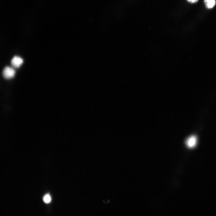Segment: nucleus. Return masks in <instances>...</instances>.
<instances>
[{
  "label": "nucleus",
  "mask_w": 216,
  "mask_h": 216,
  "mask_svg": "<svg viewBox=\"0 0 216 216\" xmlns=\"http://www.w3.org/2000/svg\"><path fill=\"white\" fill-rule=\"evenodd\" d=\"M51 197L48 195H46L44 198V200L46 203H49L51 201Z\"/></svg>",
  "instance_id": "39448f33"
},
{
  "label": "nucleus",
  "mask_w": 216,
  "mask_h": 216,
  "mask_svg": "<svg viewBox=\"0 0 216 216\" xmlns=\"http://www.w3.org/2000/svg\"><path fill=\"white\" fill-rule=\"evenodd\" d=\"M23 63V59L18 56H15L14 57L11 61L12 66L15 68H18L21 67Z\"/></svg>",
  "instance_id": "f03ea898"
},
{
  "label": "nucleus",
  "mask_w": 216,
  "mask_h": 216,
  "mask_svg": "<svg viewBox=\"0 0 216 216\" xmlns=\"http://www.w3.org/2000/svg\"><path fill=\"white\" fill-rule=\"evenodd\" d=\"M206 7L209 9L213 8L215 5V0H204Z\"/></svg>",
  "instance_id": "20e7f679"
},
{
  "label": "nucleus",
  "mask_w": 216,
  "mask_h": 216,
  "mask_svg": "<svg viewBox=\"0 0 216 216\" xmlns=\"http://www.w3.org/2000/svg\"><path fill=\"white\" fill-rule=\"evenodd\" d=\"M197 142V137L195 136H192L188 139L186 141V143L188 147L192 148L196 146Z\"/></svg>",
  "instance_id": "7ed1b4c3"
},
{
  "label": "nucleus",
  "mask_w": 216,
  "mask_h": 216,
  "mask_svg": "<svg viewBox=\"0 0 216 216\" xmlns=\"http://www.w3.org/2000/svg\"><path fill=\"white\" fill-rule=\"evenodd\" d=\"M16 73L15 70L12 67L8 66L6 67L3 72L4 77L7 79H10L14 77Z\"/></svg>",
  "instance_id": "f257e3e1"
},
{
  "label": "nucleus",
  "mask_w": 216,
  "mask_h": 216,
  "mask_svg": "<svg viewBox=\"0 0 216 216\" xmlns=\"http://www.w3.org/2000/svg\"><path fill=\"white\" fill-rule=\"evenodd\" d=\"M188 1L191 3H197L198 0H187Z\"/></svg>",
  "instance_id": "423d86ee"
}]
</instances>
